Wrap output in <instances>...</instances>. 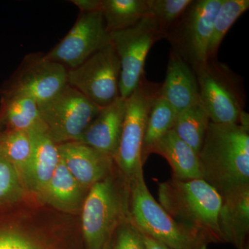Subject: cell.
<instances>
[{
    "label": "cell",
    "instance_id": "cell-11",
    "mask_svg": "<svg viewBox=\"0 0 249 249\" xmlns=\"http://www.w3.org/2000/svg\"><path fill=\"white\" fill-rule=\"evenodd\" d=\"M110 42L101 11L80 12L68 34L45 55L49 60L71 70Z\"/></svg>",
    "mask_w": 249,
    "mask_h": 249
},
{
    "label": "cell",
    "instance_id": "cell-8",
    "mask_svg": "<svg viewBox=\"0 0 249 249\" xmlns=\"http://www.w3.org/2000/svg\"><path fill=\"white\" fill-rule=\"evenodd\" d=\"M223 0L193 1L165 37L178 53L193 68L208 60V47L218 10Z\"/></svg>",
    "mask_w": 249,
    "mask_h": 249
},
{
    "label": "cell",
    "instance_id": "cell-2",
    "mask_svg": "<svg viewBox=\"0 0 249 249\" xmlns=\"http://www.w3.org/2000/svg\"><path fill=\"white\" fill-rule=\"evenodd\" d=\"M159 204L175 222L200 234L208 243H224L219 225L222 198L203 178L159 183Z\"/></svg>",
    "mask_w": 249,
    "mask_h": 249
},
{
    "label": "cell",
    "instance_id": "cell-19",
    "mask_svg": "<svg viewBox=\"0 0 249 249\" xmlns=\"http://www.w3.org/2000/svg\"><path fill=\"white\" fill-rule=\"evenodd\" d=\"M87 191L72 176L60 158L55 173L40 198L60 211L76 212L82 209Z\"/></svg>",
    "mask_w": 249,
    "mask_h": 249
},
{
    "label": "cell",
    "instance_id": "cell-30",
    "mask_svg": "<svg viewBox=\"0 0 249 249\" xmlns=\"http://www.w3.org/2000/svg\"><path fill=\"white\" fill-rule=\"evenodd\" d=\"M70 2L76 5L80 13L98 12L102 7V0H71Z\"/></svg>",
    "mask_w": 249,
    "mask_h": 249
},
{
    "label": "cell",
    "instance_id": "cell-9",
    "mask_svg": "<svg viewBox=\"0 0 249 249\" xmlns=\"http://www.w3.org/2000/svg\"><path fill=\"white\" fill-rule=\"evenodd\" d=\"M39 108L42 122L58 145L78 142L101 109L68 84Z\"/></svg>",
    "mask_w": 249,
    "mask_h": 249
},
{
    "label": "cell",
    "instance_id": "cell-27",
    "mask_svg": "<svg viewBox=\"0 0 249 249\" xmlns=\"http://www.w3.org/2000/svg\"><path fill=\"white\" fill-rule=\"evenodd\" d=\"M26 190L16 167L0 150V203L19 200Z\"/></svg>",
    "mask_w": 249,
    "mask_h": 249
},
{
    "label": "cell",
    "instance_id": "cell-5",
    "mask_svg": "<svg viewBox=\"0 0 249 249\" xmlns=\"http://www.w3.org/2000/svg\"><path fill=\"white\" fill-rule=\"evenodd\" d=\"M192 69L197 80L199 101L211 122L240 124L246 98L240 77L217 58Z\"/></svg>",
    "mask_w": 249,
    "mask_h": 249
},
{
    "label": "cell",
    "instance_id": "cell-31",
    "mask_svg": "<svg viewBox=\"0 0 249 249\" xmlns=\"http://www.w3.org/2000/svg\"><path fill=\"white\" fill-rule=\"evenodd\" d=\"M142 237H143L144 242H145L147 249H174L167 247L166 245H163L160 242H157V241L153 240V239L150 238L147 236L142 235Z\"/></svg>",
    "mask_w": 249,
    "mask_h": 249
},
{
    "label": "cell",
    "instance_id": "cell-1",
    "mask_svg": "<svg viewBox=\"0 0 249 249\" xmlns=\"http://www.w3.org/2000/svg\"><path fill=\"white\" fill-rule=\"evenodd\" d=\"M202 178L222 198L249 187V125L210 122L199 152Z\"/></svg>",
    "mask_w": 249,
    "mask_h": 249
},
{
    "label": "cell",
    "instance_id": "cell-26",
    "mask_svg": "<svg viewBox=\"0 0 249 249\" xmlns=\"http://www.w3.org/2000/svg\"><path fill=\"white\" fill-rule=\"evenodd\" d=\"M192 0H146L148 16L156 19L165 34L181 17Z\"/></svg>",
    "mask_w": 249,
    "mask_h": 249
},
{
    "label": "cell",
    "instance_id": "cell-22",
    "mask_svg": "<svg viewBox=\"0 0 249 249\" xmlns=\"http://www.w3.org/2000/svg\"><path fill=\"white\" fill-rule=\"evenodd\" d=\"M178 112L160 95L152 104L144 134L142 150V165L145 164L152 149L159 141L173 129Z\"/></svg>",
    "mask_w": 249,
    "mask_h": 249
},
{
    "label": "cell",
    "instance_id": "cell-14",
    "mask_svg": "<svg viewBox=\"0 0 249 249\" xmlns=\"http://www.w3.org/2000/svg\"><path fill=\"white\" fill-rule=\"evenodd\" d=\"M125 109L126 99L121 97L101 108L76 142L114 158L120 142Z\"/></svg>",
    "mask_w": 249,
    "mask_h": 249
},
{
    "label": "cell",
    "instance_id": "cell-10",
    "mask_svg": "<svg viewBox=\"0 0 249 249\" xmlns=\"http://www.w3.org/2000/svg\"><path fill=\"white\" fill-rule=\"evenodd\" d=\"M120 60L110 42L79 66L68 70L67 84L102 108L120 97Z\"/></svg>",
    "mask_w": 249,
    "mask_h": 249
},
{
    "label": "cell",
    "instance_id": "cell-21",
    "mask_svg": "<svg viewBox=\"0 0 249 249\" xmlns=\"http://www.w3.org/2000/svg\"><path fill=\"white\" fill-rule=\"evenodd\" d=\"M101 13L109 34L134 27L148 16L146 0H102Z\"/></svg>",
    "mask_w": 249,
    "mask_h": 249
},
{
    "label": "cell",
    "instance_id": "cell-13",
    "mask_svg": "<svg viewBox=\"0 0 249 249\" xmlns=\"http://www.w3.org/2000/svg\"><path fill=\"white\" fill-rule=\"evenodd\" d=\"M58 149L67 170L88 191L116 168L112 157L80 142L60 144Z\"/></svg>",
    "mask_w": 249,
    "mask_h": 249
},
{
    "label": "cell",
    "instance_id": "cell-28",
    "mask_svg": "<svg viewBox=\"0 0 249 249\" xmlns=\"http://www.w3.org/2000/svg\"><path fill=\"white\" fill-rule=\"evenodd\" d=\"M104 249H147L142 232L129 219L119 223Z\"/></svg>",
    "mask_w": 249,
    "mask_h": 249
},
{
    "label": "cell",
    "instance_id": "cell-20",
    "mask_svg": "<svg viewBox=\"0 0 249 249\" xmlns=\"http://www.w3.org/2000/svg\"><path fill=\"white\" fill-rule=\"evenodd\" d=\"M1 120L9 130L29 132L42 122L40 108L24 93L7 90L1 107Z\"/></svg>",
    "mask_w": 249,
    "mask_h": 249
},
{
    "label": "cell",
    "instance_id": "cell-18",
    "mask_svg": "<svg viewBox=\"0 0 249 249\" xmlns=\"http://www.w3.org/2000/svg\"><path fill=\"white\" fill-rule=\"evenodd\" d=\"M167 160L173 171V178L179 181L202 178L199 155L171 129L155 144L152 154Z\"/></svg>",
    "mask_w": 249,
    "mask_h": 249
},
{
    "label": "cell",
    "instance_id": "cell-7",
    "mask_svg": "<svg viewBox=\"0 0 249 249\" xmlns=\"http://www.w3.org/2000/svg\"><path fill=\"white\" fill-rule=\"evenodd\" d=\"M120 60L119 95L126 99L133 93L144 76V66L152 45L165 34L151 16L142 18L134 27L109 34Z\"/></svg>",
    "mask_w": 249,
    "mask_h": 249
},
{
    "label": "cell",
    "instance_id": "cell-29",
    "mask_svg": "<svg viewBox=\"0 0 249 249\" xmlns=\"http://www.w3.org/2000/svg\"><path fill=\"white\" fill-rule=\"evenodd\" d=\"M0 249H40L31 239L16 232H0Z\"/></svg>",
    "mask_w": 249,
    "mask_h": 249
},
{
    "label": "cell",
    "instance_id": "cell-4",
    "mask_svg": "<svg viewBox=\"0 0 249 249\" xmlns=\"http://www.w3.org/2000/svg\"><path fill=\"white\" fill-rule=\"evenodd\" d=\"M129 217L142 235L174 249H208L195 231L175 222L155 200L140 174L129 181Z\"/></svg>",
    "mask_w": 249,
    "mask_h": 249
},
{
    "label": "cell",
    "instance_id": "cell-3",
    "mask_svg": "<svg viewBox=\"0 0 249 249\" xmlns=\"http://www.w3.org/2000/svg\"><path fill=\"white\" fill-rule=\"evenodd\" d=\"M129 181L114 168L93 184L82 206V231L87 249H104L119 223L129 217Z\"/></svg>",
    "mask_w": 249,
    "mask_h": 249
},
{
    "label": "cell",
    "instance_id": "cell-24",
    "mask_svg": "<svg viewBox=\"0 0 249 249\" xmlns=\"http://www.w3.org/2000/svg\"><path fill=\"white\" fill-rule=\"evenodd\" d=\"M32 150V141L29 132L7 129L0 136V150L16 167L24 186Z\"/></svg>",
    "mask_w": 249,
    "mask_h": 249
},
{
    "label": "cell",
    "instance_id": "cell-17",
    "mask_svg": "<svg viewBox=\"0 0 249 249\" xmlns=\"http://www.w3.org/2000/svg\"><path fill=\"white\" fill-rule=\"evenodd\" d=\"M219 225L224 243L249 249V187L222 198Z\"/></svg>",
    "mask_w": 249,
    "mask_h": 249
},
{
    "label": "cell",
    "instance_id": "cell-16",
    "mask_svg": "<svg viewBox=\"0 0 249 249\" xmlns=\"http://www.w3.org/2000/svg\"><path fill=\"white\" fill-rule=\"evenodd\" d=\"M160 96L178 112L199 102V87L193 69L181 57L170 51L166 76Z\"/></svg>",
    "mask_w": 249,
    "mask_h": 249
},
{
    "label": "cell",
    "instance_id": "cell-23",
    "mask_svg": "<svg viewBox=\"0 0 249 249\" xmlns=\"http://www.w3.org/2000/svg\"><path fill=\"white\" fill-rule=\"evenodd\" d=\"M211 122L200 101L178 113L173 130L199 155Z\"/></svg>",
    "mask_w": 249,
    "mask_h": 249
},
{
    "label": "cell",
    "instance_id": "cell-15",
    "mask_svg": "<svg viewBox=\"0 0 249 249\" xmlns=\"http://www.w3.org/2000/svg\"><path fill=\"white\" fill-rule=\"evenodd\" d=\"M29 133L33 150L25 187L40 197L56 170L60 152L58 144L51 137L43 122L29 131Z\"/></svg>",
    "mask_w": 249,
    "mask_h": 249
},
{
    "label": "cell",
    "instance_id": "cell-12",
    "mask_svg": "<svg viewBox=\"0 0 249 249\" xmlns=\"http://www.w3.org/2000/svg\"><path fill=\"white\" fill-rule=\"evenodd\" d=\"M68 70L45 55L31 53L24 58L9 89L33 98L38 105L48 102L67 85Z\"/></svg>",
    "mask_w": 249,
    "mask_h": 249
},
{
    "label": "cell",
    "instance_id": "cell-6",
    "mask_svg": "<svg viewBox=\"0 0 249 249\" xmlns=\"http://www.w3.org/2000/svg\"><path fill=\"white\" fill-rule=\"evenodd\" d=\"M160 84L142 78L133 93L126 98L125 115L114 163L123 176L130 181L142 173V150L147 118Z\"/></svg>",
    "mask_w": 249,
    "mask_h": 249
},
{
    "label": "cell",
    "instance_id": "cell-25",
    "mask_svg": "<svg viewBox=\"0 0 249 249\" xmlns=\"http://www.w3.org/2000/svg\"><path fill=\"white\" fill-rule=\"evenodd\" d=\"M249 8V0H223L218 10L208 47V60L217 58L224 36L237 19Z\"/></svg>",
    "mask_w": 249,
    "mask_h": 249
}]
</instances>
